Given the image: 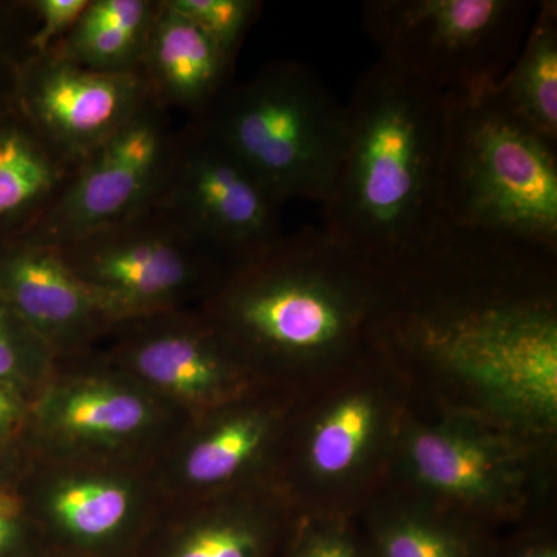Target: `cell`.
<instances>
[{
	"label": "cell",
	"instance_id": "obj_10",
	"mask_svg": "<svg viewBox=\"0 0 557 557\" xmlns=\"http://www.w3.org/2000/svg\"><path fill=\"white\" fill-rule=\"evenodd\" d=\"M113 325L200 306L230 267L174 219H135L54 248Z\"/></svg>",
	"mask_w": 557,
	"mask_h": 557
},
{
	"label": "cell",
	"instance_id": "obj_12",
	"mask_svg": "<svg viewBox=\"0 0 557 557\" xmlns=\"http://www.w3.org/2000/svg\"><path fill=\"white\" fill-rule=\"evenodd\" d=\"M90 354L108 359L186 417L269 384L200 306L113 325Z\"/></svg>",
	"mask_w": 557,
	"mask_h": 557
},
{
	"label": "cell",
	"instance_id": "obj_9",
	"mask_svg": "<svg viewBox=\"0 0 557 557\" xmlns=\"http://www.w3.org/2000/svg\"><path fill=\"white\" fill-rule=\"evenodd\" d=\"M188 417L97 354L57 361L30 408V456L156 465Z\"/></svg>",
	"mask_w": 557,
	"mask_h": 557
},
{
	"label": "cell",
	"instance_id": "obj_16",
	"mask_svg": "<svg viewBox=\"0 0 557 557\" xmlns=\"http://www.w3.org/2000/svg\"><path fill=\"white\" fill-rule=\"evenodd\" d=\"M296 515L274 479L164 498L134 557H281Z\"/></svg>",
	"mask_w": 557,
	"mask_h": 557
},
{
	"label": "cell",
	"instance_id": "obj_29",
	"mask_svg": "<svg viewBox=\"0 0 557 557\" xmlns=\"http://www.w3.org/2000/svg\"><path fill=\"white\" fill-rule=\"evenodd\" d=\"M79 22L149 36L152 14L150 3L145 0H97L89 3Z\"/></svg>",
	"mask_w": 557,
	"mask_h": 557
},
{
	"label": "cell",
	"instance_id": "obj_30",
	"mask_svg": "<svg viewBox=\"0 0 557 557\" xmlns=\"http://www.w3.org/2000/svg\"><path fill=\"white\" fill-rule=\"evenodd\" d=\"M89 0H39L35 3L39 20L42 21L38 33L33 38V47L44 51L62 33L75 28Z\"/></svg>",
	"mask_w": 557,
	"mask_h": 557
},
{
	"label": "cell",
	"instance_id": "obj_19",
	"mask_svg": "<svg viewBox=\"0 0 557 557\" xmlns=\"http://www.w3.org/2000/svg\"><path fill=\"white\" fill-rule=\"evenodd\" d=\"M357 518L372 557H487L502 534L388 487Z\"/></svg>",
	"mask_w": 557,
	"mask_h": 557
},
{
	"label": "cell",
	"instance_id": "obj_7",
	"mask_svg": "<svg viewBox=\"0 0 557 557\" xmlns=\"http://www.w3.org/2000/svg\"><path fill=\"white\" fill-rule=\"evenodd\" d=\"M205 129L277 197L324 207L346 139V104L317 70L271 62L212 102Z\"/></svg>",
	"mask_w": 557,
	"mask_h": 557
},
{
	"label": "cell",
	"instance_id": "obj_8",
	"mask_svg": "<svg viewBox=\"0 0 557 557\" xmlns=\"http://www.w3.org/2000/svg\"><path fill=\"white\" fill-rule=\"evenodd\" d=\"M539 2L530 0H369L366 35L379 60L440 91L494 89L507 75Z\"/></svg>",
	"mask_w": 557,
	"mask_h": 557
},
{
	"label": "cell",
	"instance_id": "obj_26",
	"mask_svg": "<svg viewBox=\"0 0 557 557\" xmlns=\"http://www.w3.org/2000/svg\"><path fill=\"white\" fill-rule=\"evenodd\" d=\"M148 36L104 25L78 22L70 35L67 60L95 70L119 72L129 65L139 53Z\"/></svg>",
	"mask_w": 557,
	"mask_h": 557
},
{
	"label": "cell",
	"instance_id": "obj_1",
	"mask_svg": "<svg viewBox=\"0 0 557 557\" xmlns=\"http://www.w3.org/2000/svg\"><path fill=\"white\" fill-rule=\"evenodd\" d=\"M370 350L410 405L557 445V252L442 226L383 265Z\"/></svg>",
	"mask_w": 557,
	"mask_h": 557
},
{
	"label": "cell",
	"instance_id": "obj_6",
	"mask_svg": "<svg viewBox=\"0 0 557 557\" xmlns=\"http://www.w3.org/2000/svg\"><path fill=\"white\" fill-rule=\"evenodd\" d=\"M446 102L443 223L557 252V143L527 126L494 89L448 94Z\"/></svg>",
	"mask_w": 557,
	"mask_h": 557
},
{
	"label": "cell",
	"instance_id": "obj_21",
	"mask_svg": "<svg viewBox=\"0 0 557 557\" xmlns=\"http://www.w3.org/2000/svg\"><path fill=\"white\" fill-rule=\"evenodd\" d=\"M498 100L539 135L557 143V2H539L530 30L507 75L494 87Z\"/></svg>",
	"mask_w": 557,
	"mask_h": 557
},
{
	"label": "cell",
	"instance_id": "obj_11",
	"mask_svg": "<svg viewBox=\"0 0 557 557\" xmlns=\"http://www.w3.org/2000/svg\"><path fill=\"white\" fill-rule=\"evenodd\" d=\"M21 493L50 552L134 557L164 500L153 465L30 456Z\"/></svg>",
	"mask_w": 557,
	"mask_h": 557
},
{
	"label": "cell",
	"instance_id": "obj_13",
	"mask_svg": "<svg viewBox=\"0 0 557 557\" xmlns=\"http://www.w3.org/2000/svg\"><path fill=\"white\" fill-rule=\"evenodd\" d=\"M299 395L263 384L188 417L153 465L163 497L209 496L274 479Z\"/></svg>",
	"mask_w": 557,
	"mask_h": 557
},
{
	"label": "cell",
	"instance_id": "obj_23",
	"mask_svg": "<svg viewBox=\"0 0 557 557\" xmlns=\"http://www.w3.org/2000/svg\"><path fill=\"white\" fill-rule=\"evenodd\" d=\"M54 366L46 343L0 300V387L33 401Z\"/></svg>",
	"mask_w": 557,
	"mask_h": 557
},
{
	"label": "cell",
	"instance_id": "obj_2",
	"mask_svg": "<svg viewBox=\"0 0 557 557\" xmlns=\"http://www.w3.org/2000/svg\"><path fill=\"white\" fill-rule=\"evenodd\" d=\"M376 269L324 230L233 267L200 309L265 383L302 392L370 351Z\"/></svg>",
	"mask_w": 557,
	"mask_h": 557
},
{
	"label": "cell",
	"instance_id": "obj_32",
	"mask_svg": "<svg viewBox=\"0 0 557 557\" xmlns=\"http://www.w3.org/2000/svg\"><path fill=\"white\" fill-rule=\"evenodd\" d=\"M27 460V450L22 445H0V475L20 474Z\"/></svg>",
	"mask_w": 557,
	"mask_h": 557
},
{
	"label": "cell",
	"instance_id": "obj_5",
	"mask_svg": "<svg viewBox=\"0 0 557 557\" xmlns=\"http://www.w3.org/2000/svg\"><path fill=\"white\" fill-rule=\"evenodd\" d=\"M557 445L410 405L388 490L505 533L556 516Z\"/></svg>",
	"mask_w": 557,
	"mask_h": 557
},
{
	"label": "cell",
	"instance_id": "obj_3",
	"mask_svg": "<svg viewBox=\"0 0 557 557\" xmlns=\"http://www.w3.org/2000/svg\"><path fill=\"white\" fill-rule=\"evenodd\" d=\"M344 104L343 159L322 207V230L359 258L383 265L443 225L448 102L445 94L376 60Z\"/></svg>",
	"mask_w": 557,
	"mask_h": 557
},
{
	"label": "cell",
	"instance_id": "obj_24",
	"mask_svg": "<svg viewBox=\"0 0 557 557\" xmlns=\"http://www.w3.org/2000/svg\"><path fill=\"white\" fill-rule=\"evenodd\" d=\"M281 557H372L357 516L298 512Z\"/></svg>",
	"mask_w": 557,
	"mask_h": 557
},
{
	"label": "cell",
	"instance_id": "obj_20",
	"mask_svg": "<svg viewBox=\"0 0 557 557\" xmlns=\"http://www.w3.org/2000/svg\"><path fill=\"white\" fill-rule=\"evenodd\" d=\"M146 44L152 78L170 100L185 106L218 100L231 60L188 17L164 3Z\"/></svg>",
	"mask_w": 557,
	"mask_h": 557
},
{
	"label": "cell",
	"instance_id": "obj_27",
	"mask_svg": "<svg viewBox=\"0 0 557 557\" xmlns=\"http://www.w3.org/2000/svg\"><path fill=\"white\" fill-rule=\"evenodd\" d=\"M17 478L0 475V557H35L46 549Z\"/></svg>",
	"mask_w": 557,
	"mask_h": 557
},
{
	"label": "cell",
	"instance_id": "obj_17",
	"mask_svg": "<svg viewBox=\"0 0 557 557\" xmlns=\"http://www.w3.org/2000/svg\"><path fill=\"white\" fill-rule=\"evenodd\" d=\"M0 300L57 361L90 354L113 327L60 252L32 242L0 247Z\"/></svg>",
	"mask_w": 557,
	"mask_h": 557
},
{
	"label": "cell",
	"instance_id": "obj_25",
	"mask_svg": "<svg viewBox=\"0 0 557 557\" xmlns=\"http://www.w3.org/2000/svg\"><path fill=\"white\" fill-rule=\"evenodd\" d=\"M166 5L207 33L230 60L260 9L252 0H171Z\"/></svg>",
	"mask_w": 557,
	"mask_h": 557
},
{
	"label": "cell",
	"instance_id": "obj_22",
	"mask_svg": "<svg viewBox=\"0 0 557 557\" xmlns=\"http://www.w3.org/2000/svg\"><path fill=\"white\" fill-rule=\"evenodd\" d=\"M58 171L20 127H0V222L27 214L49 197Z\"/></svg>",
	"mask_w": 557,
	"mask_h": 557
},
{
	"label": "cell",
	"instance_id": "obj_18",
	"mask_svg": "<svg viewBox=\"0 0 557 557\" xmlns=\"http://www.w3.org/2000/svg\"><path fill=\"white\" fill-rule=\"evenodd\" d=\"M25 106L53 141L91 153L143 109L145 84L132 70L106 72L60 58L32 70Z\"/></svg>",
	"mask_w": 557,
	"mask_h": 557
},
{
	"label": "cell",
	"instance_id": "obj_4",
	"mask_svg": "<svg viewBox=\"0 0 557 557\" xmlns=\"http://www.w3.org/2000/svg\"><path fill=\"white\" fill-rule=\"evenodd\" d=\"M409 406L372 350L300 392L274 471L296 512L357 516L386 486Z\"/></svg>",
	"mask_w": 557,
	"mask_h": 557
},
{
	"label": "cell",
	"instance_id": "obj_15",
	"mask_svg": "<svg viewBox=\"0 0 557 557\" xmlns=\"http://www.w3.org/2000/svg\"><path fill=\"white\" fill-rule=\"evenodd\" d=\"M168 143L156 113L141 109L89 153L75 182L51 205L27 242L61 248L135 219L164 180Z\"/></svg>",
	"mask_w": 557,
	"mask_h": 557
},
{
	"label": "cell",
	"instance_id": "obj_31",
	"mask_svg": "<svg viewBox=\"0 0 557 557\" xmlns=\"http://www.w3.org/2000/svg\"><path fill=\"white\" fill-rule=\"evenodd\" d=\"M30 399L0 387V445L24 446L30 424Z\"/></svg>",
	"mask_w": 557,
	"mask_h": 557
},
{
	"label": "cell",
	"instance_id": "obj_28",
	"mask_svg": "<svg viewBox=\"0 0 557 557\" xmlns=\"http://www.w3.org/2000/svg\"><path fill=\"white\" fill-rule=\"evenodd\" d=\"M487 557H557L556 516L505 531Z\"/></svg>",
	"mask_w": 557,
	"mask_h": 557
},
{
	"label": "cell",
	"instance_id": "obj_14",
	"mask_svg": "<svg viewBox=\"0 0 557 557\" xmlns=\"http://www.w3.org/2000/svg\"><path fill=\"white\" fill-rule=\"evenodd\" d=\"M171 199L180 225L230 270L284 237V201L205 127L180 157Z\"/></svg>",
	"mask_w": 557,
	"mask_h": 557
},
{
	"label": "cell",
	"instance_id": "obj_33",
	"mask_svg": "<svg viewBox=\"0 0 557 557\" xmlns=\"http://www.w3.org/2000/svg\"><path fill=\"white\" fill-rule=\"evenodd\" d=\"M35 557H73V556L61 555V553L50 552V549H44L42 553H39V555L35 556Z\"/></svg>",
	"mask_w": 557,
	"mask_h": 557
}]
</instances>
